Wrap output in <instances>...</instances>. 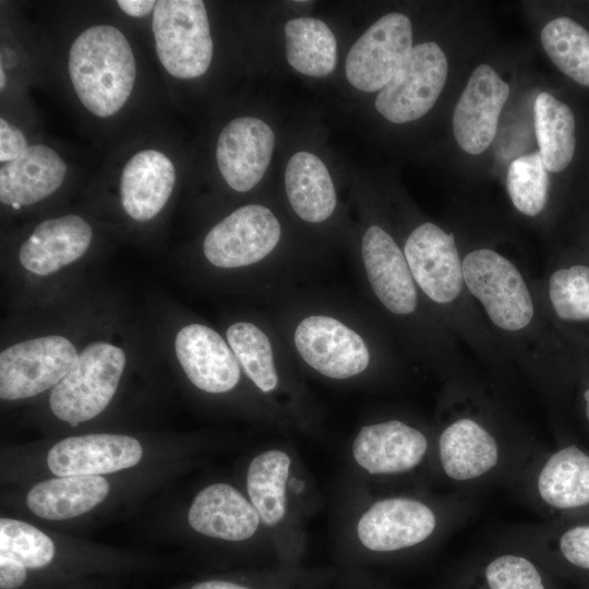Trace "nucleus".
<instances>
[{
    "mask_svg": "<svg viewBox=\"0 0 589 589\" xmlns=\"http://www.w3.org/2000/svg\"><path fill=\"white\" fill-rule=\"evenodd\" d=\"M467 288L509 369L553 402L575 392L581 349L554 328L525 266L489 245L461 250Z\"/></svg>",
    "mask_w": 589,
    "mask_h": 589,
    "instance_id": "f257e3e1",
    "label": "nucleus"
},
{
    "mask_svg": "<svg viewBox=\"0 0 589 589\" xmlns=\"http://www.w3.org/2000/svg\"><path fill=\"white\" fill-rule=\"evenodd\" d=\"M433 428V470L457 485L519 482L541 454L498 399L469 377L445 382Z\"/></svg>",
    "mask_w": 589,
    "mask_h": 589,
    "instance_id": "f03ea898",
    "label": "nucleus"
},
{
    "mask_svg": "<svg viewBox=\"0 0 589 589\" xmlns=\"http://www.w3.org/2000/svg\"><path fill=\"white\" fill-rule=\"evenodd\" d=\"M344 521L341 541L369 560H394L433 546L465 514V503L416 490L374 493L357 486Z\"/></svg>",
    "mask_w": 589,
    "mask_h": 589,
    "instance_id": "7ed1b4c3",
    "label": "nucleus"
},
{
    "mask_svg": "<svg viewBox=\"0 0 589 589\" xmlns=\"http://www.w3.org/2000/svg\"><path fill=\"white\" fill-rule=\"evenodd\" d=\"M411 275L430 309L459 342L466 344L496 375L509 366L472 299L455 235L423 221L401 245Z\"/></svg>",
    "mask_w": 589,
    "mask_h": 589,
    "instance_id": "20e7f679",
    "label": "nucleus"
},
{
    "mask_svg": "<svg viewBox=\"0 0 589 589\" xmlns=\"http://www.w3.org/2000/svg\"><path fill=\"white\" fill-rule=\"evenodd\" d=\"M243 491L269 539L279 566L297 567L308 543V526L320 507L311 474L292 447L268 445L248 461Z\"/></svg>",
    "mask_w": 589,
    "mask_h": 589,
    "instance_id": "39448f33",
    "label": "nucleus"
},
{
    "mask_svg": "<svg viewBox=\"0 0 589 589\" xmlns=\"http://www.w3.org/2000/svg\"><path fill=\"white\" fill-rule=\"evenodd\" d=\"M372 328L338 311L316 309L296 315L288 335L298 360L314 375L360 384L382 380L394 369L388 346Z\"/></svg>",
    "mask_w": 589,
    "mask_h": 589,
    "instance_id": "423d86ee",
    "label": "nucleus"
},
{
    "mask_svg": "<svg viewBox=\"0 0 589 589\" xmlns=\"http://www.w3.org/2000/svg\"><path fill=\"white\" fill-rule=\"evenodd\" d=\"M225 338L254 393L286 428L313 432L317 409L273 332L256 321L238 320L227 326Z\"/></svg>",
    "mask_w": 589,
    "mask_h": 589,
    "instance_id": "0eeeda50",
    "label": "nucleus"
},
{
    "mask_svg": "<svg viewBox=\"0 0 589 589\" xmlns=\"http://www.w3.org/2000/svg\"><path fill=\"white\" fill-rule=\"evenodd\" d=\"M68 71L80 101L99 118L110 117L124 106L136 77L127 37L105 24L91 26L74 39Z\"/></svg>",
    "mask_w": 589,
    "mask_h": 589,
    "instance_id": "6e6552de",
    "label": "nucleus"
},
{
    "mask_svg": "<svg viewBox=\"0 0 589 589\" xmlns=\"http://www.w3.org/2000/svg\"><path fill=\"white\" fill-rule=\"evenodd\" d=\"M433 428L407 416L363 423L351 438L349 460L362 484H389L433 470Z\"/></svg>",
    "mask_w": 589,
    "mask_h": 589,
    "instance_id": "1a4fd4ad",
    "label": "nucleus"
},
{
    "mask_svg": "<svg viewBox=\"0 0 589 589\" xmlns=\"http://www.w3.org/2000/svg\"><path fill=\"white\" fill-rule=\"evenodd\" d=\"M127 362L125 350L110 340L85 345L70 372L50 390L52 414L72 426L99 416L113 399Z\"/></svg>",
    "mask_w": 589,
    "mask_h": 589,
    "instance_id": "9d476101",
    "label": "nucleus"
},
{
    "mask_svg": "<svg viewBox=\"0 0 589 589\" xmlns=\"http://www.w3.org/2000/svg\"><path fill=\"white\" fill-rule=\"evenodd\" d=\"M519 483L546 522L589 520V450L579 444L541 453Z\"/></svg>",
    "mask_w": 589,
    "mask_h": 589,
    "instance_id": "9b49d317",
    "label": "nucleus"
},
{
    "mask_svg": "<svg viewBox=\"0 0 589 589\" xmlns=\"http://www.w3.org/2000/svg\"><path fill=\"white\" fill-rule=\"evenodd\" d=\"M152 29L157 57L170 75L191 80L208 70L213 39L203 1H156Z\"/></svg>",
    "mask_w": 589,
    "mask_h": 589,
    "instance_id": "f8f14e48",
    "label": "nucleus"
},
{
    "mask_svg": "<svg viewBox=\"0 0 589 589\" xmlns=\"http://www.w3.org/2000/svg\"><path fill=\"white\" fill-rule=\"evenodd\" d=\"M281 226L276 215L261 204L238 207L204 237L205 261L218 271L238 272L261 267L276 251Z\"/></svg>",
    "mask_w": 589,
    "mask_h": 589,
    "instance_id": "ddd939ff",
    "label": "nucleus"
},
{
    "mask_svg": "<svg viewBox=\"0 0 589 589\" xmlns=\"http://www.w3.org/2000/svg\"><path fill=\"white\" fill-rule=\"evenodd\" d=\"M80 350L64 335L20 340L0 352V398L23 400L51 390L73 368Z\"/></svg>",
    "mask_w": 589,
    "mask_h": 589,
    "instance_id": "4468645a",
    "label": "nucleus"
},
{
    "mask_svg": "<svg viewBox=\"0 0 589 589\" xmlns=\"http://www.w3.org/2000/svg\"><path fill=\"white\" fill-rule=\"evenodd\" d=\"M189 527L227 544H253L275 557L260 516L244 491L227 482L202 488L188 508Z\"/></svg>",
    "mask_w": 589,
    "mask_h": 589,
    "instance_id": "2eb2a0df",
    "label": "nucleus"
},
{
    "mask_svg": "<svg viewBox=\"0 0 589 589\" xmlns=\"http://www.w3.org/2000/svg\"><path fill=\"white\" fill-rule=\"evenodd\" d=\"M447 72V58L436 43L414 46L399 71L378 92L376 110L398 124L423 117L441 95Z\"/></svg>",
    "mask_w": 589,
    "mask_h": 589,
    "instance_id": "dca6fc26",
    "label": "nucleus"
},
{
    "mask_svg": "<svg viewBox=\"0 0 589 589\" xmlns=\"http://www.w3.org/2000/svg\"><path fill=\"white\" fill-rule=\"evenodd\" d=\"M173 350L185 377L201 393L221 397L242 387L253 390L225 336L213 327L200 322L181 326Z\"/></svg>",
    "mask_w": 589,
    "mask_h": 589,
    "instance_id": "f3484780",
    "label": "nucleus"
},
{
    "mask_svg": "<svg viewBox=\"0 0 589 589\" xmlns=\"http://www.w3.org/2000/svg\"><path fill=\"white\" fill-rule=\"evenodd\" d=\"M412 48L410 20L402 13H387L350 48L346 77L360 91H381L402 67Z\"/></svg>",
    "mask_w": 589,
    "mask_h": 589,
    "instance_id": "a211bd4d",
    "label": "nucleus"
},
{
    "mask_svg": "<svg viewBox=\"0 0 589 589\" xmlns=\"http://www.w3.org/2000/svg\"><path fill=\"white\" fill-rule=\"evenodd\" d=\"M536 288L554 328L575 348L589 352V255L548 266Z\"/></svg>",
    "mask_w": 589,
    "mask_h": 589,
    "instance_id": "6ab92c4d",
    "label": "nucleus"
},
{
    "mask_svg": "<svg viewBox=\"0 0 589 589\" xmlns=\"http://www.w3.org/2000/svg\"><path fill=\"white\" fill-rule=\"evenodd\" d=\"M509 86L489 64L478 65L453 113V133L466 153H483L493 142Z\"/></svg>",
    "mask_w": 589,
    "mask_h": 589,
    "instance_id": "aec40b11",
    "label": "nucleus"
},
{
    "mask_svg": "<svg viewBox=\"0 0 589 589\" xmlns=\"http://www.w3.org/2000/svg\"><path fill=\"white\" fill-rule=\"evenodd\" d=\"M143 446L125 434L95 433L69 436L47 454V466L56 477L104 476L140 462Z\"/></svg>",
    "mask_w": 589,
    "mask_h": 589,
    "instance_id": "412c9836",
    "label": "nucleus"
},
{
    "mask_svg": "<svg viewBox=\"0 0 589 589\" xmlns=\"http://www.w3.org/2000/svg\"><path fill=\"white\" fill-rule=\"evenodd\" d=\"M275 146L273 130L255 117H239L221 130L216 145L220 175L237 192L253 189L263 178Z\"/></svg>",
    "mask_w": 589,
    "mask_h": 589,
    "instance_id": "4be33fe9",
    "label": "nucleus"
},
{
    "mask_svg": "<svg viewBox=\"0 0 589 589\" xmlns=\"http://www.w3.org/2000/svg\"><path fill=\"white\" fill-rule=\"evenodd\" d=\"M93 240L92 226L75 214L40 221L21 244L17 259L24 272L48 277L81 260Z\"/></svg>",
    "mask_w": 589,
    "mask_h": 589,
    "instance_id": "5701e85b",
    "label": "nucleus"
},
{
    "mask_svg": "<svg viewBox=\"0 0 589 589\" xmlns=\"http://www.w3.org/2000/svg\"><path fill=\"white\" fill-rule=\"evenodd\" d=\"M513 546L554 576L584 581L589 588V520L545 522L518 531Z\"/></svg>",
    "mask_w": 589,
    "mask_h": 589,
    "instance_id": "b1692460",
    "label": "nucleus"
},
{
    "mask_svg": "<svg viewBox=\"0 0 589 589\" xmlns=\"http://www.w3.org/2000/svg\"><path fill=\"white\" fill-rule=\"evenodd\" d=\"M175 183V166L164 153L137 152L120 176L119 196L124 213L139 223L152 220L166 206Z\"/></svg>",
    "mask_w": 589,
    "mask_h": 589,
    "instance_id": "393cba45",
    "label": "nucleus"
},
{
    "mask_svg": "<svg viewBox=\"0 0 589 589\" xmlns=\"http://www.w3.org/2000/svg\"><path fill=\"white\" fill-rule=\"evenodd\" d=\"M67 175V165L52 148L34 144L0 169V201L20 209L55 193Z\"/></svg>",
    "mask_w": 589,
    "mask_h": 589,
    "instance_id": "a878e982",
    "label": "nucleus"
},
{
    "mask_svg": "<svg viewBox=\"0 0 589 589\" xmlns=\"http://www.w3.org/2000/svg\"><path fill=\"white\" fill-rule=\"evenodd\" d=\"M449 589H556V585L539 561L510 545L466 566Z\"/></svg>",
    "mask_w": 589,
    "mask_h": 589,
    "instance_id": "bb28decb",
    "label": "nucleus"
},
{
    "mask_svg": "<svg viewBox=\"0 0 589 589\" xmlns=\"http://www.w3.org/2000/svg\"><path fill=\"white\" fill-rule=\"evenodd\" d=\"M56 557L48 534L23 520L0 519V568L13 589H34Z\"/></svg>",
    "mask_w": 589,
    "mask_h": 589,
    "instance_id": "cd10ccee",
    "label": "nucleus"
},
{
    "mask_svg": "<svg viewBox=\"0 0 589 589\" xmlns=\"http://www.w3.org/2000/svg\"><path fill=\"white\" fill-rule=\"evenodd\" d=\"M103 476L55 477L37 482L26 496L28 509L46 520H67L94 509L108 496Z\"/></svg>",
    "mask_w": 589,
    "mask_h": 589,
    "instance_id": "c85d7f7f",
    "label": "nucleus"
},
{
    "mask_svg": "<svg viewBox=\"0 0 589 589\" xmlns=\"http://www.w3.org/2000/svg\"><path fill=\"white\" fill-rule=\"evenodd\" d=\"M285 190L292 211L305 223H324L336 209L337 194L328 169L312 153L298 152L290 157Z\"/></svg>",
    "mask_w": 589,
    "mask_h": 589,
    "instance_id": "c756f323",
    "label": "nucleus"
},
{
    "mask_svg": "<svg viewBox=\"0 0 589 589\" xmlns=\"http://www.w3.org/2000/svg\"><path fill=\"white\" fill-rule=\"evenodd\" d=\"M286 58L299 73L324 77L337 63V43L330 28L314 17H298L285 26Z\"/></svg>",
    "mask_w": 589,
    "mask_h": 589,
    "instance_id": "7c9ffc66",
    "label": "nucleus"
},
{
    "mask_svg": "<svg viewBox=\"0 0 589 589\" xmlns=\"http://www.w3.org/2000/svg\"><path fill=\"white\" fill-rule=\"evenodd\" d=\"M539 154L550 172H561L572 161L575 147V118L570 108L553 95L540 93L533 105Z\"/></svg>",
    "mask_w": 589,
    "mask_h": 589,
    "instance_id": "2f4dec72",
    "label": "nucleus"
},
{
    "mask_svg": "<svg viewBox=\"0 0 589 589\" xmlns=\"http://www.w3.org/2000/svg\"><path fill=\"white\" fill-rule=\"evenodd\" d=\"M541 44L551 61L576 83L589 86V32L561 16L545 24Z\"/></svg>",
    "mask_w": 589,
    "mask_h": 589,
    "instance_id": "473e14b6",
    "label": "nucleus"
},
{
    "mask_svg": "<svg viewBox=\"0 0 589 589\" xmlns=\"http://www.w3.org/2000/svg\"><path fill=\"white\" fill-rule=\"evenodd\" d=\"M549 171L539 152L514 159L506 175V190L513 206L524 216L541 215L549 202Z\"/></svg>",
    "mask_w": 589,
    "mask_h": 589,
    "instance_id": "72a5a7b5",
    "label": "nucleus"
},
{
    "mask_svg": "<svg viewBox=\"0 0 589 589\" xmlns=\"http://www.w3.org/2000/svg\"><path fill=\"white\" fill-rule=\"evenodd\" d=\"M321 577H323L321 573H305L298 566H280L274 573L259 574L249 578H205L181 589H300L305 584L317 582Z\"/></svg>",
    "mask_w": 589,
    "mask_h": 589,
    "instance_id": "f704fd0d",
    "label": "nucleus"
},
{
    "mask_svg": "<svg viewBox=\"0 0 589 589\" xmlns=\"http://www.w3.org/2000/svg\"><path fill=\"white\" fill-rule=\"evenodd\" d=\"M27 141L16 127L4 118L0 119V161L7 164L20 157L27 149Z\"/></svg>",
    "mask_w": 589,
    "mask_h": 589,
    "instance_id": "c9c22d12",
    "label": "nucleus"
},
{
    "mask_svg": "<svg viewBox=\"0 0 589 589\" xmlns=\"http://www.w3.org/2000/svg\"><path fill=\"white\" fill-rule=\"evenodd\" d=\"M574 394L581 417L589 429V352L585 350L580 352Z\"/></svg>",
    "mask_w": 589,
    "mask_h": 589,
    "instance_id": "e433bc0d",
    "label": "nucleus"
},
{
    "mask_svg": "<svg viewBox=\"0 0 589 589\" xmlns=\"http://www.w3.org/2000/svg\"><path fill=\"white\" fill-rule=\"evenodd\" d=\"M118 7L128 15L142 17L155 9L156 1L152 0H118Z\"/></svg>",
    "mask_w": 589,
    "mask_h": 589,
    "instance_id": "4c0bfd02",
    "label": "nucleus"
},
{
    "mask_svg": "<svg viewBox=\"0 0 589 589\" xmlns=\"http://www.w3.org/2000/svg\"><path fill=\"white\" fill-rule=\"evenodd\" d=\"M0 77H1V81H0V86H1V89L4 88L5 86V83H7V76H5V73L3 71V67L1 65L0 68Z\"/></svg>",
    "mask_w": 589,
    "mask_h": 589,
    "instance_id": "58836bf2",
    "label": "nucleus"
},
{
    "mask_svg": "<svg viewBox=\"0 0 589 589\" xmlns=\"http://www.w3.org/2000/svg\"><path fill=\"white\" fill-rule=\"evenodd\" d=\"M70 589H80L76 585H73Z\"/></svg>",
    "mask_w": 589,
    "mask_h": 589,
    "instance_id": "ea45409f",
    "label": "nucleus"
},
{
    "mask_svg": "<svg viewBox=\"0 0 589 589\" xmlns=\"http://www.w3.org/2000/svg\"><path fill=\"white\" fill-rule=\"evenodd\" d=\"M585 589H589V588H585Z\"/></svg>",
    "mask_w": 589,
    "mask_h": 589,
    "instance_id": "a19ab883",
    "label": "nucleus"
}]
</instances>
